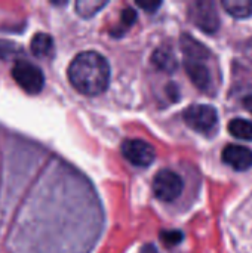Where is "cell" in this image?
Returning <instances> with one entry per match:
<instances>
[{
  "label": "cell",
  "mask_w": 252,
  "mask_h": 253,
  "mask_svg": "<svg viewBox=\"0 0 252 253\" xmlns=\"http://www.w3.org/2000/svg\"><path fill=\"white\" fill-rule=\"evenodd\" d=\"M53 39L52 36L46 33H37L33 36L31 43H30V50L34 56L39 58H48L53 53Z\"/></svg>",
  "instance_id": "obj_9"
},
{
  "label": "cell",
  "mask_w": 252,
  "mask_h": 253,
  "mask_svg": "<svg viewBox=\"0 0 252 253\" xmlns=\"http://www.w3.org/2000/svg\"><path fill=\"white\" fill-rule=\"evenodd\" d=\"M244 107L247 108V111L252 114V95H248L245 99H244Z\"/></svg>",
  "instance_id": "obj_18"
},
{
  "label": "cell",
  "mask_w": 252,
  "mask_h": 253,
  "mask_svg": "<svg viewBox=\"0 0 252 253\" xmlns=\"http://www.w3.org/2000/svg\"><path fill=\"white\" fill-rule=\"evenodd\" d=\"M223 162L238 172H245L252 168V151L244 145L229 144L223 150Z\"/></svg>",
  "instance_id": "obj_8"
},
{
  "label": "cell",
  "mask_w": 252,
  "mask_h": 253,
  "mask_svg": "<svg viewBox=\"0 0 252 253\" xmlns=\"http://www.w3.org/2000/svg\"><path fill=\"white\" fill-rule=\"evenodd\" d=\"M107 4L105 0H79L76 1V10L83 18H91L98 10H101Z\"/></svg>",
  "instance_id": "obj_13"
},
{
  "label": "cell",
  "mask_w": 252,
  "mask_h": 253,
  "mask_svg": "<svg viewBox=\"0 0 252 253\" xmlns=\"http://www.w3.org/2000/svg\"><path fill=\"white\" fill-rule=\"evenodd\" d=\"M229 133L241 141H252V122L247 119H233L229 122Z\"/></svg>",
  "instance_id": "obj_12"
},
{
  "label": "cell",
  "mask_w": 252,
  "mask_h": 253,
  "mask_svg": "<svg viewBox=\"0 0 252 253\" xmlns=\"http://www.w3.org/2000/svg\"><path fill=\"white\" fill-rule=\"evenodd\" d=\"M67 74L73 87L88 96L101 95L107 90L110 83V65L107 59L95 50L76 55L68 65Z\"/></svg>",
  "instance_id": "obj_1"
},
{
  "label": "cell",
  "mask_w": 252,
  "mask_h": 253,
  "mask_svg": "<svg viewBox=\"0 0 252 253\" xmlns=\"http://www.w3.org/2000/svg\"><path fill=\"white\" fill-rule=\"evenodd\" d=\"M137 4H138L140 7L146 9L147 12H154L162 3H160V1H138Z\"/></svg>",
  "instance_id": "obj_17"
},
{
  "label": "cell",
  "mask_w": 252,
  "mask_h": 253,
  "mask_svg": "<svg viewBox=\"0 0 252 253\" xmlns=\"http://www.w3.org/2000/svg\"><path fill=\"white\" fill-rule=\"evenodd\" d=\"M122 154L137 168H147L156 159L154 148L143 139H126L122 145Z\"/></svg>",
  "instance_id": "obj_6"
},
{
  "label": "cell",
  "mask_w": 252,
  "mask_h": 253,
  "mask_svg": "<svg viewBox=\"0 0 252 253\" xmlns=\"http://www.w3.org/2000/svg\"><path fill=\"white\" fill-rule=\"evenodd\" d=\"M189 16L193 24L203 33L214 34L220 28V16L214 1L199 0L192 3L189 7Z\"/></svg>",
  "instance_id": "obj_5"
},
{
  "label": "cell",
  "mask_w": 252,
  "mask_h": 253,
  "mask_svg": "<svg viewBox=\"0 0 252 253\" xmlns=\"http://www.w3.org/2000/svg\"><path fill=\"white\" fill-rule=\"evenodd\" d=\"M12 77L18 86L30 95L39 93L45 86V76L42 70L28 61L18 59L12 67Z\"/></svg>",
  "instance_id": "obj_4"
},
{
  "label": "cell",
  "mask_w": 252,
  "mask_h": 253,
  "mask_svg": "<svg viewBox=\"0 0 252 253\" xmlns=\"http://www.w3.org/2000/svg\"><path fill=\"white\" fill-rule=\"evenodd\" d=\"M223 9L238 19H245L252 15V0H223Z\"/></svg>",
  "instance_id": "obj_11"
},
{
  "label": "cell",
  "mask_w": 252,
  "mask_h": 253,
  "mask_svg": "<svg viewBox=\"0 0 252 253\" xmlns=\"http://www.w3.org/2000/svg\"><path fill=\"white\" fill-rule=\"evenodd\" d=\"M21 53V46L9 42V40H0V58L1 59H12Z\"/></svg>",
  "instance_id": "obj_15"
},
{
  "label": "cell",
  "mask_w": 252,
  "mask_h": 253,
  "mask_svg": "<svg viewBox=\"0 0 252 253\" xmlns=\"http://www.w3.org/2000/svg\"><path fill=\"white\" fill-rule=\"evenodd\" d=\"M211 58V56H209ZM209 58H184V68L192 83L202 92H214V82L209 67L206 65Z\"/></svg>",
  "instance_id": "obj_7"
},
{
  "label": "cell",
  "mask_w": 252,
  "mask_h": 253,
  "mask_svg": "<svg viewBox=\"0 0 252 253\" xmlns=\"http://www.w3.org/2000/svg\"><path fill=\"white\" fill-rule=\"evenodd\" d=\"M151 62L156 65V68L165 71V73H174L178 68V61L171 49L159 47L153 52Z\"/></svg>",
  "instance_id": "obj_10"
},
{
  "label": "cell",
  "mask_w": 252,
  "mask_h": 253,
  "mask_svg": "<svg viewBox=\"0 0 252 253\" xmlns=\"http://www.w3.org/2000/svg\"><path fill=\"white\" fill-rule=\"evenodd\" d=\"M120 21H122V24L119 25V28L114 30V31H111V34H113L114 37H122V34H123L129 27L134 25V22L137 21V12H135L132 7H125L123 12H122Z\"/></svg>",
  "instance_id": "obj_14"
},
{
  "label": "cell",
  "mask_w": 252,
  "mask_h": 253,
  "mask_svg": "<svg viewBox=\"0 0 252 253\" xmlns=\"http://www.w3.org/2000/svg\"><path fill=\"white\" fill-rule=\"evenodd\" d=\"M183 239H184V234L180 230H166V231L160 233V240L168 248L180 245L183 242Z\"/></svg>",
  "instance_id": "obj_16"
},
{
  "label": "cell",
  "mask_w": 252,
  "mask_h": 253,
  "mask_svg": "<svg viewBox=\"0 0 252 253\" xmlns=\"http://www.w3.org/2000/svg\"><path fill=\"white\" fill-rule=\"evenodd\" d=\"M183 119L186 125L198 133L211 135L218 126V113L212 105L195 104L190 105L184 113Z\"/></svg>",
  "instance_id": "obj_2"
},
{
  "label": "cell",
  "mask_w": 252,
  "mask_h": 253,
  "mask_svg": "<svg viewBox=\"0 0 252 253\" xmlns=\"http://www.w3.org/2000/svg\"><path fill=\"white\" fill-rule=\"evenodd\" d=\"M184 190L183 178L171 169H162L154 175L153 179V193L154 196L165 203L175 202Z\"/></svg>",
  "instance_id": "obj_3"
}]
</instances>
